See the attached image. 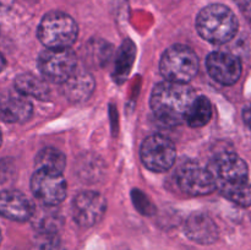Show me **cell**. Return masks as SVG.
Returning <instances> with one entry per match:
<instances>
[{
	"label": "cell",
	"instance_id": "6da1fadb",
	"mask_svg": "<svg viewBox=\"0 0 251 250\" xmlns=\"http://www.w3.org/2000/svg\"><path fill=\"white\" fill-rule=\"evenodd\" d=\"M215 186L232 202L251 206V171L247 162L232 151L215 154L207 166Z\"/></svg>",
	"mask_w": 251,
	"mask_h": 250
},
{
	"label": "cell",
	"instance_id": "7a4b0ae2",
	"mask_svg": "<svg viewBox=\"0 0 251 250\" xmlns=\"http://www.w3.org/2000/svg\"><path fill=\"white\" fill-rule=\"evenodd\" d=\"M196 97L195 91L186 83L164 81L153 88L150 104L152 112L162 123L179 125L185 122Z\"/></svg>",
	"mask_w": 251,
	"mask_h": 250
},
{
	"label": "cell",
	"instance_id": "3957f363",
	"mask_svg": "<svg viewBox=\"0 0 251 250\" xmlns=\"http://www.w3.org/2000/svg\"><path fill=\"white\" fill-rule=\"evenodd\" d=\"M239 22L234 12L222 4L203 7L196 19V28L205 41L213 44H225L237 34Z\"/></svg>",
	"mask_w": 251,
	"mask_h": 250
},
{
	"label": "cell",
	"instance_id": "277c9868",
	"mask_svg": "<svg viewBox=\"0 0 251 250\" xmlns=\"http://www.w3.org/2000/svg\"><path fill=\"white\" fill-rule=\"evenodd\" d=\"M78 27L70 15L50 11L44 15L39 24L37 36L47 48H70L77 39Z\"/></svg>",
	"mask_w": 251,
	"mask_h": 250
},
{
	"label": "cell",
	"instance_id": "5b68a950",
	"mask_svg": "<svg viewBox=\"0 0 251 250\" xmlns=\"http://www.w3.org/2000/svg\"><path fill=\"white\" fill-rule=\"evenodd\" d=\"M159 70L167 81L186 83L198 74L199 59L191 48L176 44L163 53Z\"/></svg>",
	"mask_w": 251,
	"mask_h": 250
},
{
	"label": "cell",
	"instance_id": "8992f818",
	"mask_svg": "<svg viewBox=\"0 0 251 250\" xmlns=\"http://www.w3.org/2000/svg\"><path fill=\"white\" fill-rule=\"evenodd\" d=\"M38 68L51 82L64 83L77 69V59L70 48H47L39 54Z\"/></svg>",
	"mask_w": 251,
	"mask_h": 250
},
{
	"label": "cell",
	"instance_id": "52a82bcc",
	"mask_svg": "<svg viewBox=\"0 0 251 250\" xmlns=\"http://www.w3.org/2000/svg\"><path fill=\"white\" fill-rule=\"evenodd\" d=\"M141 161L147 169L157 173L167 172L173 167L176 150L173 142L163 135H151L141 146Z\"/></svg>",
	"mask_w": 251,
	"mask_h": 250
},
{
	"label": "cell",
	"instance_id": "ba28073f",
	"mask_svg": "<svg viewBox=\"0 0 251 250\" xmlns=\"http://www.w3.org/2000/svg\"><path fill=\"white\" fill-rule=\"evenodd\" d=\"M176 183L183 193L191 196L208 195L216 190L215 181L207 167L198 162H185L176 171Z\"/></svg>",
	"mask_w": 251,
	"mask_h": 250
},
{
	"label": "cell",
	"instance_id": "9c48e42d",
	"mask_svg": "<svg viewBox=\"0 0 251 250\" xmlns=\"http://www.w3.org/2000/svg\"><path fill=\"white\" fill-rule=\"evenodd\" d=\"M31 190L42 205L56 206L65 199L68 185L61 174L37 169L31 178Z\"/></svg>",
	"mask_w": 251,
	"mask_h": 250
},
{
	"label": "cell",
	"instance_id": "30bf717a",
	"mask_svg": "<svg viewBox=\"0 0 251 250\" xmlns=\"http://www.w3.org/2000/svg\"><path fill=\"white\" fill-rule=\"evenodd\" d=\"M73 217L81 227H92L102 221L107 211V201L96 191H82L73 201Z\"/></svg>",
	"mask_w": 251,
	"mask_h": 250
},
{
	"label": "cell",
	"instance_id": "8fae6325",
	"mask_svg": "<svg viewBox=\"0 0 251 250\" xmlns=\"http://www.w3.org/2000/svg\"><path fill=\"white\" fill-rule=\"evenodd\" d=\"M206 68L211 77L218 83L232 86L242 75V61L227 51H213L206 59Z\"/></svg>",
	"mask_w": 251,
	"mask_h": 250
},
{
	"label": "cell",
	"instance_id": "7c38bea8",
	"mask_svg": "<svg viewBox=\"0 0 251 250\" xmlns=\"http://www.w3.org/2000/svg\"><path fill=\"white\" fill-rule=\"evenodd\" d=\"M34 205L25 194L17 190H4L0 193V216L7 220L25 222L31 220Z\"/></svg>",
	"mask_w": 251,
	"mask_h": 250
},
{
	"label": "cell",
	"instance_id": "4fadbf2b",
	"mask_svg": "<svg viewBox=\"0 0 251 250\" xmlns=\"http://www.w3.org/2000/svg\"><path fill=\"white\" fill-rule=\"evenodd\" d=\"M186 237L198 244L208 245L218 239V227L205 212H194L184 223Z\"/></svg>",
	"mask_w": 251,
	"mask_h": 250
},
{
	"label": "cell",
	"instance_id": "5bb4252c",
	"mask_svg": "<svg viewBox=\"0 0 251 250\" xmlns=\"http://www.w3.org/2000/svg\"><path fill=\"white\" fill-rule=\"evenodd\" d=\"M32 110V103L19 92L7 93L0 98V119L5 123H26L31 118Z\"/></svg>",
	"mask_w": 251,
	"mask_h": 250
},
{
	"label": "cell",
	"instance_id": "9a60e30c",
	"mask_svg": "<svg viewBox=\"0 0 251 250\" xmlns=\"http://www.w3.org/2000/svg\"><path fill=\"white\" fill-rule=\"evenodd\" d=\"M63 85V93L69 100L75 103L85 102L95 91V78L88 71L83 69H76L73 75Z\"/></svg>",
	"mask_w": 251,
	"mask_h": 250
},
{
	"label": "cell",
	"instance_id": "2e32d148",
	"mask_svg": "<svg viewBox=\"0 0 251 250\" xmlns=\"http://www.w3.org/2000/svg\"><path fill=\"white\" fill-rule=\"evenodd\" d=\"M55 206L42 205L39 208H34L33 216L31 217L33 227L39 234H54L58 233L63 225V220Z\"/></svg>",
	"mask_w": 251,
	"mask_h": 250
},
{
	"label": "cell",
	"instance_id": "e0dca14e",
	"mask_svg": "<svg viewBox=\"0 0 251 250\" xmlns=\"http://www.w3.org/2000/svg\"><path fill=\"white\" fill-rule=\"evenodd\" d=\"M15 90L25 97H33L38 100H48L50 88L39 77L31 74H22L15 80Z\"/></svg>",
	"mask_w": 251,
	"mask_h": 250
},
{
	"label": "cell",
	"instance_id": "ac0fdd59",
	"mask_svg": "<svg viewBox=\"0 0 251 250\" xmlns=\"http://www.w3.org/2000/svg\"><path fill=\"white\" fill-rule=\"evenodd\" d=\"M65 166V154L55 147H44L36 156V167L41 171L63 174Z\"/></svg>",
	"mask_w": 251,
	"mask_h": 250
},
{
	"label": "cell",
	"instance_id": "d6986e66",
	"mask_svg": "<svg viewBox=\"0 0 251 250\" xmlns=\"http://www.w3.org/2000/svg\"><path fill=\"white\" fill-rule=\"evenodd\" d=\"M212 118V105L205 96H198L189 109L185 123L191 127L205 126Z\"/></svg>",
	"mask_w": 251,
	"mask_h": 250
},
{
	"label": "cell",
	"instance_id": "ffe728a7",
	"mask_svg": "<svg viewBox=\"0 0 251 250\" xmlns=\"http://www.w3.org/2000/svg\"><path fill=\"white\" fill-rule=\"evenodd\" d=\"M234 2L247 16H249L251 21V0H234Z\"/></svg>",
	"mask_w": 251,
	"mask_h": 250
},
{
	"label": "cell",
	"instance_id": "44dd1931",
	"mask_svg": "<svg viewBox=\"0 0 251 250\" xmlns=\"http://www.w3.org/2000/svg\"><path fill=\"white\" fill-rule=\"evenodd\" d=\"M243 120H244L245 125L251 129V104L245 105L244 109H243Z\"/></svg>",
	"mask_w": 251,
	"mask_h": 250
},
{
	"label": "cell",
	"instance_id": "7402d4cb",
	"mask_svg": "<svg viewBox=\"0 0 251 250\" xmlns=\"http://www.w3.org/2000/svg\"><path fill=\"white\" fill-rule=\"evenodd\" d=\"M14 4V0H0V11H6Z\"/></svg>",
	"mask_w": 251,
	"mask_h": 250
},
{
	"label": "cell",
	"instance_id": "603a6c76",
	"mask_svg": "<svg viewBox=\"0 0 251 250\" xmlns=\"http://www.w3.org/2000/svg\"><path fill=\"white\" fill-rule=\"evenodd\" d=\"M5 66H6V60H5V58L2 56V54L0 53V73L4 70Z\"/></svg>",
	"mask_w": 251,
	"mask_h": 250
},
{
	"label": "cell",
	"instance_id": "cb8c5ba5",
	"mask_svg": "<svg viewBox=\"0 0 251 250\" xmlns=\"http://www.w3.org/2000/svg\"><path fill=\"white\" fill-rule=\"evenodd\" d=\"M1 142H2V135H1V130H0V146H1Z\"/></svg>",
	"mask_w": 251,
	"mask_h": 250
},
{
	"label": "cell",
	"instance_id": "d4e9b609",
	"mask_svg": "<svg viewBox=\"0 0 251 250\" xmlns=\"http://www.w3.org/2000/svg\"><path fill=\"white\" fill-rule=\"evenodd\" d=\"M0 243H1V232H0Z\"/></svg>",
	"mask_w": 251,
	"mask_h": 250
}]
</instances>
